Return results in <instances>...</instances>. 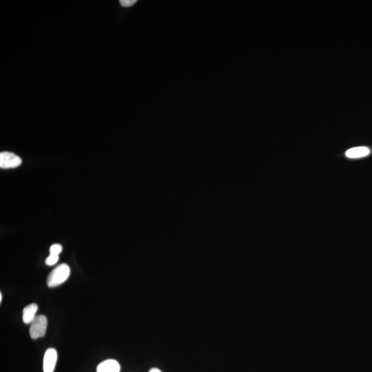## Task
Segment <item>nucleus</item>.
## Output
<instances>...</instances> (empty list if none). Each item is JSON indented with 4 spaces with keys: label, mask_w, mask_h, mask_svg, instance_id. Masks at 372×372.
I'll use <instances>...</instances> for the list:
<instances>
[{
    "label": "nucleus",
    "mask_w": 372,
    "mask_h": 372,
    "mask_svg": "<svg viewBox=\"0 0 372 372\" xmlns=\"http://www.w3.org/2000/svg\"><path fill=\"white\" fill-rule=\"evenodd\" d=\"M47 324H48V321L44 315L37 316L30 324V330H29V333L32 339L36 340V339L44 337L46 335Z\"/></svg>",
    "instance_id": "f03ea898"
},
{
    "label": "nucleus",
    "mask_w": 372,
    "mask_h": 372,
    "mask_svg": "<svg viewBox=\"0 0 372 372\" xmlns=\"http://www.w3.org/2000/svg\"><path fill=\"white\" fill-rule=\"evenodd\" d=\"M59 256L50 255V254L48 257L46 258V261H45V262H46V264L47 265V266H52L57 264L58 261H59Z\"/></svg>",
    "instance_id": "6e6552de"
},
{
    "label": "nucleus",
    "mask_w": 372,
    "mask_h": 372,
    "mask_svg": "<svg viewBox=\"0 0 372 372\" xmlns=\"http://www.w3.org/2000/svg\"><path fill=\"white\" fill-rule=\"evenodd\" d=\"M149 372H161L160 370L157 369V368H152Z\"/></svg>",
    "instance_id": "9b49d317"
},
{
    "label": "nucleus",
    "mask_w": 372,
    "mask_h": 372,
    "mask_svg": "<svg viewBox=\"0 0 372 372\" xmlns=\"http://www.w3.org/2000/svg\"><path fill=\"white\" fill-rule=\"evenodd\" d=\"M119 3L123 7H130L137 3V0H120Z\"/></svg>",
    "instance_id": "9d476101"
},
{
    "label": "nucleus",
    "mask_w": 372,
    "mask_h": 372,
    "mask_svg": "<svg viewBox=\"0 0 372 372\" xmlns=\"http://www.w3.org/2000/svg\"><path fill=\"white\" fill-rule=\"evenodd\" d=\"M62 251V246L59 244H53L50 246V255H54L59 256V254Z\"/></svg>",
    "instance_id": "1a4fd4ad"
},
{
    "label": "nucleus",
    "mask_w": 372,
    "mask_h": 372,
    "mask_svg": "<svg viewBox=\"0 0 372 372\" xmlns=\"http://www.w3.org/2000/svg\"><path fill=\"white\" fill-rule=\"evenodd\" d=\"M21 159L19 156L10 152H1L0 153V168L3 169L14 168L20 166Z\"/></svg>",
    "instance_id": "7ed1b4c3"
},
{
    "label": "nucleus",
    "mask_w": 372,
    "mask_h": 372,
    "mask_svg": "<svg viewBox=\"0 0 372 372\" xmlns=\"http://www.w3.org/2000/svg\"><path fill=\"white\" fill-rule=\"evenodd\" d=\"M70 267L66 264H61L56 267L49 274L47 278V285L49 288L60 286L70 277Z\"/></svg>",
    "instance_id": "f257e3e1"
},
{
    "label": "nucleus",
    "mask_w": 372,
    "mask_h": 372,
    "mask_svg": "<svg viewBox=\"0 0 372 372\" xmlns=\"http://www.w3.org/2000/svg\"><path fill=\"white\" fill-rule=\"evenodd\" d=\"M370 153L369 148L365 146L356 147L347 150L346 155L350 159H357V158L364 157Z\"/></svg>",
    "instance_id": "0eeeda50"
},
{
    "label": "nucleus",
    "mask_w": 372,
    "mask_h": 372,
    "mask_svg": "<svg viewBox=\"0 0 372 372\" xmlns=\"http://www.w3.org/2000/svg\"><path fill=\"white\" fill-rule=\"evenodd\" d=\"M120 370V365L117 361L108 359L103 361L97 366L96 372H119Z\"/></svg>",
    "instance_id": "39448f33"
},
{
    "label": "nucleus",
    "mask_w": 372,
    "mask_h": 372,
    "mask_svg": "<svg viewBox=\"0 0 372 372\" xmlns=\"http://www.w3.org/2000/svg\"><path fill=\"white\" fill-rule=\"evenodd\" d=\"M57 361V352L54 348H48L45 352L43 361V372H53Z\"/></svg>",
    "instance_id": "20e7f679"
},
{
    "label": "nucleus",
    "mask_w": 372,
    "mask_h": 372,
    "mask_svg": "<svg viewBox=\"0 0 372 372\" xmlns=\"http://www.w3.org/2000/svg\"><path fill=\"white\" fill-rule=\"evenodd\" d=\"M38 306L36 304H29L23 310L22 320L25 324H30L36 318Z\"/></svg>",
    "instance_id": "423d86ee"
},
{
    "label": "nucleus",
    "mask_w": 372,
    "mask_h": 372,
    "mask_svg": "<svg viewBox=\"0 0 372 372\" xmlns=\"http://www.w3.org/2000/svg\"><path fill=\"white\" fill-rule=\"evenodd\" d=\"M2 301V294L0 293V302Z\"/></svg>",
    "instance_id": "f8f14e48"
}]
</instances>
